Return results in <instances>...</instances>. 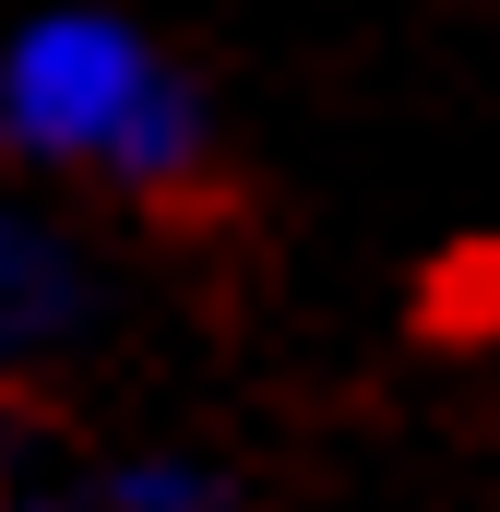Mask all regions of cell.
Segmentation results:
<instances>
[{"mask_svg": "<svg viewBox=\"0 0 500 512\" xmlns=\"http://www.w3.org/2000/svg\"><path fill=\"white\" fill-rule=\"evenodd\" d=\"M0 108L36 155H84V167H120V179H167L191 155V120H179L167 72L120 24H36L0 72Z\"/></svg>", "mask_w": 500, "mask_h": 512, "instance_id": "1", "label": "cell"}]
</instances>
